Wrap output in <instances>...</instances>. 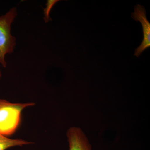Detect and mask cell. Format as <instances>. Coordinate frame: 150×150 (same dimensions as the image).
<instances>
[{
  "mask_svg": "<svg viewBox=\"0 0 150 150\" xmlns=\"http://www.w3.org/2000/svg\"><path fill=\"white\" fill-rule=\"evenodd\" d=\"M17 15V8L13 7L0 16V64L4 68L7 66L6 55L13 52L16 45V39L11 33V26Z\"/></svg>",
  "mask_w": 150,
  "mask_h": 150,
  "instance_id": "7a4b0ae2",
  "label": "cell"
},
{
  "mask_svg": "<svg viewBox=\"0 0 150 150\" xmlns=\"http://www.w3.org/2000/svg\"><path fill=\"white\" fill-rule=\"evenodd\" d=\"M131 17L136 21H139L143 29V40L139 47L136 49L134 55L139 57L146 49L150 47V23L146 15V9L143 6L137 5L131 13Z\"/></svg>",
  "mask_w": 150,
  "mask_h": 150,
  "instance_id": "3957f363",
  "label": "cell"
},
{
  "mask_svg": "<svg viewBox=\"0 0 150 150\" xmlns=\"http://www.w3.org/2000/svg\"><path fill=\"white\" fill-rule=\"evenodd\" d=\"M58 1H48L47 2L46 8L44 10V16H45L44 20L46 22H48L49 20H51L49 18V13L52 8V7Z\"/></svg>",
  "mask_w": 150,
  "mask_h": 150,
  "instance_id": "8992f818",
  "label": "cell"
},
{
  "mask_svg": "<svg viewBox=\"0 0 150 150\" xmlns=\"http://www.w3.org/2000/svg\"><path fill=\"white\" fill-rule=\"evenodd\" d=\"M33 143L21 139H9L0 134V150H6L13 147L22 146Z\"/></svg>",
  "mask_w": 150,
  "mask_h": 150,
  "instance_id": "5b68a950",
  "label": "cell"
},
{
  "mask_svg": "<svg viewBox=\"0 0 150 150\" xmlns=\"http://www.w3.org/2000/svg\"><path fill=\"white\" fill-rule=\"evenodd\" d=\"M35 105L33 102L12 103L0 99V134L6 137L13 134L20 124L22 110Z\"/></svg>",
  "mask_w": 150,
  "mask_h": 150,
  "instance_id": "6da1fadb",
  "label": "cell"
},
{
  "mask_svg": "<svg viewBox=\"0 0 150 150\" xmlns=\"http://www.w3.org/2000/svg\"><path fill=\"white\" fill-rule=\"evenodd\" d=\"M67 136L69 150H92L88 138L79 127L70 128L67 131Z\"/></svg>",
  "mask_w": 150,
  "mask_h": 150,
  "instance_id": "277c9868",
  "label": "cell"
},
{
  "mask_svg": "<svg viewBox=\"0 0 150 150\" xmlns=\"http://www.w3.org/2000/svg\"><path fill=\"white\" fill-rule=\"evenodd\" d=\"M2 77V73L1 71V69H0V79Z\"/></svg>",
  "mask_w": 150,
  "mask_h": 150,
  "instance_id": "52a82bcc",
  "label": "cell"
}]
</instances>
